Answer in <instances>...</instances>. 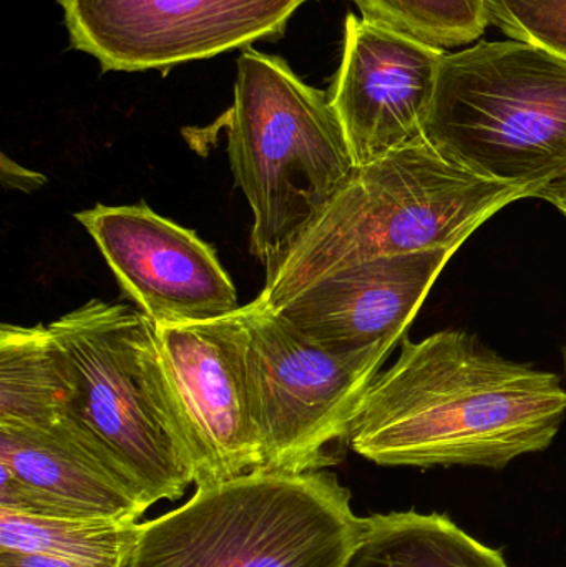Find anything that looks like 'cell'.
<instances>
[{"label": "cell", "mask_w": 566, "mask_h": 567, "mask_svg": "<svg viewBox=\"0 0 566 567\" xmlns=\"http://www.w3.org/2000/svg\"><path fill=\"white\" fill-rule=\"evenodd\" d=\"M565 415L557 373L447 329L401 340L398 360L369 385L348 443L382 466L498 470L547 450Z\"/></svg>", "instance_id": "6da1fadb"}, {"label": "cell", "mask_w": 566, "mask_h": 567, "mask_svg": "<svg viewBox=\"0 0 566 567\" xmlns=\"http://www.w3.org/2000/svg\"><path fill=\"white\" fill-rule=\"evenodd\" d=\"M488 25L566 60V0H484Z\"/></svg>", "instance_id": "ac0fdd59"}, {"label": "cell", "mask_w": 566, "mask_h": 567, "mask_svg": "<svg viewBox=\"0 0 566 567\" xmlns=\"http://www.w3.org/2000/svg\"><path fill=\"white\" fill-rule=\"evenodd\" d=\"M0 508L138 522L152 505L110 453L65 419L50 426L0 425Z\"/></svg>", "instance_id": "7c38bea8"}, {"label": "cell", "mask_w": 566, "mask_h": 567, "mask_svg": "<svg viewBox=\"0 0 566 567\" xmlns=\"http://www.w3.org/2000/svg\"><path fill=\"white\" fill-rule=\"evenodd\" d=\"M535 198L545 199V202L550 203L555 208L560 209L566 218V175L555 179V182L548 183L547 186H544V188L537 193Z\"/></svg>", "instance_id": "ffe728a7"}, {"label": "cell", "mask_w": 566, "mask_h": 567, "mask_svg": "<svg viewBox=\"0 0 566 567\" xmlns=\"http://www.w3.org/2000/svg\"><path fill=\"white\" fill-rule=\"evenodd\" d=\"M564 363H565V377H566V347L564 349Z\"/></svg>", "instance_id": "44dd1931"}, {"label": "cell", "mask_w": 566, "mask_h": 567, "mask_svg": "<svg viewBox=\"0 0 566 567\" xmlns=\"http://www.w3.org/2000/svg\"><path fill=\"white\" fill-rule=\"evenodd\" d=\"M424 136L452 162L535 198L566 175V60L515 39L445 52Z\"/></svg>", "instance_id": "5b68a950"}, {"label": "cell", "mask_w": 566, "mask_h": 567, "mask_svg": "<svg viewBox=\"0 0 566 567\" xmlns=\"http://www.w3.org/2000/svg\"><path fill=\"white\" fill-rule=\"evenodd\" d=\"M0 176L6 188L19 189V192L30 193L45 185L47 178L42 173L33 172V169L23 168L19 163L10 159L6 153L0 158Z\"/></svg>", "instance_id": "d6986e66"}, {"label": "cell", "mask_w": 566, "mask_h": 567, "mask_svg": "<svg viewBox=\"0 0 566 567\" xmlns=\"http://www.w3.org/2000/svg\"><path fill=\"white\" fill-rule=\"evenodd\" d=\"M228 156L253 213L251 252L272 265L356 168L322 90L281 56L246 49L228 116Z\"/></svg>", "instance_id": "277c9868"}, {"label": "cell", "mask_w": 566, "mask_h": 567, "mask_svg": "<svg viewBox=\"0 0 566 567\" xmlns=\"http://www.w3.org/2000/svg\"><path fill=\"white\" fill-rule=\"evenodd\" d=\"M362 19L449 50L481 39L488 27L484 0H352Z\"/></svg>", "instance_id": "e0dca14e"}, {"label": "cell", "mask_w": 566, "mask_h": 567, "mask_svg": "<svg viewBox=\"0 0 566 567\" xmlns=\"http://www.w3.org/2000/svg\"><path fill=\"white\" fill-rule=\"evenodd\" d=\"M76 385L50 326L0 327V425L50 426L69 419Z\"/></svg>", "instance_id": "5bb4252c"}, {"label": "cell", "mask_w": 566, "mask_h": 567, "mask_svg": "<svg viewBox=\"0 0 566 567\" xmlns=\"http://www.w3.org/2000/svg\"><path fill=\"white\" fill-rule=\"evenodd\" d=\"M155 327L195 485L263 470L246 372L243 307L205 322Z\"/></svg>", "instance_id": "9c48e42d"}, {"label": "cell", "mask_w": 566, "mask_h": 567, "mask_svg": "<svg viewBox=\"0 0 566 567\" xmlns=\"http://www.w3.org/2000/svg\"><path fill=\"white\" fill-rule=\"evenodd\" d=\"M140 523L45 518L0 508V549L30 553L73 567H125Z\"/></svg>", "instance_id": "2e32d148"}, {"label": "cell", "mask_w": 566, "mask_h": 567, "mask_svg": "<svg viewBox=\"0 0 566 567\" xmlns=\"http://www.w3.org/2000/svg\"><path fill=\"white\" fill-rule=\"evenodd\" d=\"M243 317L263 470L305 473L331 465L329 449L348 442L362 399L399 340L336 353L309 342L269 307L248 303Z\"/></svg>", "instance_id": "52a82bcc"}, {"label": "cell", "mask_w": 566, "mask_h": 567, "mask_svg": "<svg viewBox=\"0 0 566 567\" xmlns=\"http://www.w3.org/2000/svg\"><path fill=\"white\" fill-rule=\"evenodd\" d=\"M534 198L442 155L425 136L356 166L331 202L268 268L253 302L275 309L319 279L391 256L462 245L501 209Z\"/></svg>", "instance_id": "7a4b0ae2"}, {"label": "cell", "mask_w": 566, "mask_h": 567, "mask_svg": "<svg viewBox=\"0 0 566 567\" xmlns=\"http://www.w3.org/2000/svg\"><path fill=\"white\" fill-rule=\"evenodd\" d=\"M123 292L155 326L205 322L239 309L215 249L146 205L76 213Z\"/></svg>", "instance_id": "30bf717a"}, {"label": "cell", "mask_w": 566, "mask_h": 567, "mask_svg": "<svg viewBox=\"0 0 566 567\" xmlns=\"http://www.w3.org/2000/svg\"><path fill=\"white\" fill-rule=\"evenodd\" d=\"M342 567H508L444 515L389 513L366 518L364 532Z\"/></svg>", "instance_id": "9a60e30c"}, {"label": "cell", "mask_w": 566, "mask_h": 567, "mask_svg": "<svg viewBox=\"0 0 566 567\" xmlns=\"http://www.w3.org/2000/svg\"><path fill=\"white\" fill-rule=\"evenodd\" d=\"M445 52L349 13L341 63L328 95L354 166L424 136Z\"/></svg>", "instance_id": "8fae6325"}, {"label": "cell", "mask_w": 566, "mask_h": 567, "mask_svg": "<svg viewBox=\"0 0 566 567\" xmlns=\"http://www.w3.org/2000/svg\"><path fill=\"white\" fill-rule=\"evenodd\" d=\"M455 252L441 248L361 262L319 279L272 310L329 352L401 342Z\"/></svg>", "instance_id": "4fadbf2b"}, {"label": "cell", "mask_w": 566, "mask_h": 567, "mask_svg": "<svg viewBox=\"0 0 566 567\" xmlns=\"http://www.w3.org/2000/svg\"><path fill=\"white\" fill-rule=\"evenodd\" d=\"M49 326L75 375L69 419L110 453L150 505L182 498L195 470L155 323L125 303L92 299Z\"/></svg>", "instance_id": "8992f818"}, {"label": "cell", "mask_w": 566, "mask_h": 567, "mask_svg": "<svg viewBox=\"0 0 566 567\" xmlns=\"http://www.w3.org/2000/svg\"><path fill=\"white\" fill-rule=\"evenodd\" d=\"M70 47L105 72L169 70L279 39L311 0H55Z\"/></svg>", "instance_id": "ba28073f"}, {"label": "cell", "mask_w": 566, "mask_h": 567, "mask_svg": "<svg viewBox=\"0 0 566 567\" xmlns=\"http://www.w3.org/2000/svg\"><path fill=\"white\" fill-rule=\"evenodd\" d=\"M364 526L335 473L256 470L140 523L125 567H342Z\"/></svg>", "instance_id": "3957f363"}]
</instances>
